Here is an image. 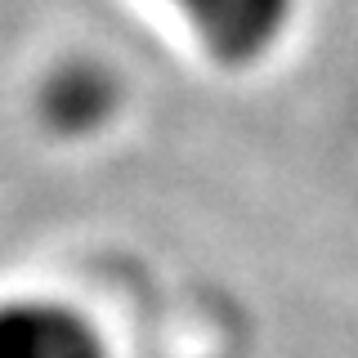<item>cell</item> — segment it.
I'll return each instance as SVG.
<instances>
[{
	"label": "cell",
	"mask_w": 358,
	"mask_h": 358,
	"mask_svg": "<svg viewBox=\"0 0 358 358\" xmlns=\"http://www.w3.org/2000/svg\"><path fill=\"white\" fill-rule=\"evenodd\" d=\"M215 59L251 63L291 27L296 0H171Z\"/></svg>",
	"instance_id": "obj_1"
},
{
	"label": "cell",
	"mask_w": 358,
	"mask_h": 358,
	"mask_svg": "<svg viewBox=\"0 0 358 358\" xmlns=\"http://www.w3.org/2000/svg\"><path fill=\"white\" fill-rule=\"evenodd\" d=\"M0 358H108V345L85 313L59 300H5Z\"/></svg>",
	"instance_id": "obj_2"
},
{
	"label": "cell",
	"mask_w": 358,
	"mask_h": 358,
	"mask_svg": "<svg viewBox=\"0 0 358 358\" xmlns=\"http://www.w3.org/2000/svg\"><path fill=\"white\" fill-rule=\"evenodd\" d=\"M117 103V85L112 72L99 63H72L45 81V112L50 121H59L63 130H90L112 112Z\"/></svg>",
	"instance_id": "obj_3"
}]
</instances>
